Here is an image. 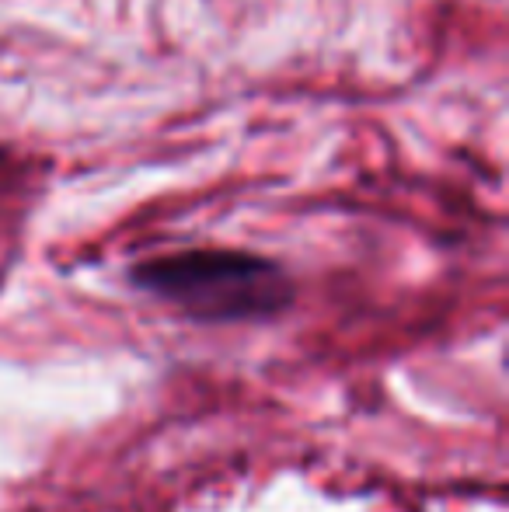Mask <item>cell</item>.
<instances>
[{"instance_id": "obj_1", "label": "cell", "mask_w": 509, "mask_h": 512, "mask_svg": "<svg viewBox=\"0 0 509 512\" xmlns=\"http://www.w3.org/2000/svg\"><path fill=\"white\" fill-rule=\"evenodd\" d=\"M136 286L203 324L265 321L293 304V283L272 258L238 248H196L150 258L129 272Z\"/></svg>"}, {"instance_id": "obj_2", "label": "cell", "mask_w": 509, "mask_h": 512, "mask_svg": "<svg viewBox=\"0 0 509 512\" xmlns=\"http://www.w3.org/2000/svg\"><path fill=\"white\" fill-rule=\"evenodd\" d=\"M0 157H4V154H0Z\"/></svg>"}]
</instances>
